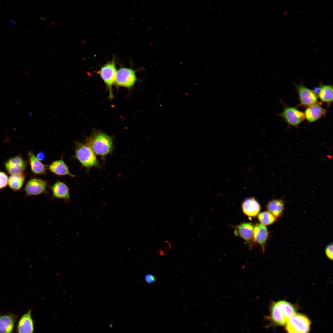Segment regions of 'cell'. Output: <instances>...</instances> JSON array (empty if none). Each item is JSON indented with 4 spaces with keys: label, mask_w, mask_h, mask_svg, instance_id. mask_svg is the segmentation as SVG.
Here are the masks:
<instances>
[{
    "label": "cell",
    "mask_w": 333,
    "mask_h": 333,
    "mask_svg": "<svg viewBox=\"0 0 333 333\" xmlns=\"http://www.w3.org/2000/svg\"><path fill=\"white\" fill-rule=\"evenodd\" d=\"M86 144L95 154L105 156L113 149V140L110 136L102 132L94 130L88 138Z\"/></svg>",
    "instance_id": "cell-1"
},
{
    "label": "cell",
    "mask_w": 333,
    "mask_h": 333,
    "mask_svg": "<svg viewBox=\"0 0 333 333\" xmlns=\"http://www.w3.org/2000/svg\"><path fill=\"white\" fill-rule=\"evenodd\" d=\"M270 310L271 321L280 325L286 324L290 318L295 313L294 305L284 300L273 302L270 306Z\"/></svg>",
    "instance_id": "cell-2"
},
{
    "label": "cell",
    "mask_w": 333,
    "mask_h": 333,
    "mask_svg": "<svg viewBox=\"0 0 333 333\" xmlns=\"http://www.w3.org/2000/svg\"><path fill=\"white\" fill-rule=\"evenodd\" d=\"M75 157L85 167L89 168L99 165L95 154L86 144L76 143Z\"/></svg>",
    "instance_id": "cell-3"
},
{
    "label": "cell",
    "mask_w": 333,
    "mask_h": 333,
    "mask_svg": "<svg viewBox=\"0 0 333 333\" xmlns=\"http://www.w3.org/2000/svg\"><path fill=\"white\" fill-rule=\"evenodd\" d=\"M286 328L288 333H308L311 322L305 315L294 314L286 323Z\"/></svg>",
    "instance_id": "cell-4"
},
{
    "label": "cell",
    "mask_w": 333,
    "mask_h": 333,
    "mask_svg": "<svg viewBox=\"0 0 333 333\" xmlns=\"http://www.w3.org/2000/svg\"><path fill=\"white\" fill-rule=\"evenodd\" d=\"M99 72V74L109 91V98L112 99L113 97L112 87L115 82L117 72L114 59L104 65Z\"/></svg>",
    "instance_id": "cell-5"
},
{
    "label": "cell",
    "mask_w": 333,
    "mask_h": 333,
    "mask_svg": "<svg viewBox=\"0 0 333 333\" xmlns=\"http://www.w3.org/2000/svg\"><path fill=\"white\" fill-rule=\"evenodd\" d=\"M137 80L135 70L131 68H121L117 71L115 83L118 86L130 88Z\"/></svg>",
    "instance_id": "cell-6"
},
{
    "label": "cell",
    "mask_w": 333,
    "mask_h": 333,
    "mask_svg": "<svg viewBox=\"0 0 333 333\" xmlns=\"http://www.w3.org/2000/svg\"><path fill=\"white\" fill-rule=\"evenodd\" d=\"M279 115L290 125L296 126L305 119L304 113L294 107L285 106Z\"/></svg>",
    "instance_id": "cell-7"
},
{
    "label": "cell",
    "mask_w": 333,
    "mask_h": 333,
    "mask_svg": "<svg viewBox=\"0 0 333 333\" xmlns=\"http://www.w3.org/2000/svg\"><path fill=\"white\" fill-rule=\"evenodd\" d=\"M301 105L308 107L317 103L318 97L313 91L306 87L303 84H295Z\"/></svg>",
    "instance_id": "cell-8"
},
{
    "label": "cell",
    "mask_w": 333,
    "mask_h": 333,
    "mask_svg": "<svg viewBox=\"0 0 333 333\" xmlns=\"http://www.w3.org/2000/svg\"><path fill=\"white\" fill-rule=\"evenodd\" d=\"M254 228V225L250 222H244L235 227V234L243 239L250 249L253 248L254 242L253 238Z\"/></svg>",
    "instance_id": "cell-9"
},
{
    "label": "cell",
    "mask_w": 333,
    "mask_h": 333,
    "mask_svg": "<svg viewBox=\"0 0 333 333\" xmlns=\"http://www.w3.org/2000/svg\"><path fill=\"white\" fill-rule=\"evenodd\" d=\"M47 182L37 178L29 180L26 184L25 190L28 196L37 195L45 192L47 187Z\"/></svg>",
    "instance_id": "cell-10"
},
{
    "label": "cell",
    "mask_w": 333,
    "mask_h": 333,
    "mask_svg": "<svg viewBox=\"0 0 333 333\" xmlns=\"http://www.w3.org/2000/svg\"><path fill=\"white\" fill-rule=\"evenodd\" d=\"M34 322L31 314V311L29 310L23 314L18 320L16 327L17 333H33Z\"/></svg>",
    "instance_id": "cell-11"
},
{
    "label": "cell",
    "mask_w": 333,
    "mask_h": 333,
    "mask_svg": "<svg viewBox=\"0 0 333 333\" xmlns=\"http://www.w3.org/2000/svg\"><path fill=\"white\" fill-rule=\"evenodd\" d=\"M5 166L8 172L13 175L23 173L26 168L25 162L23 159L19 156L9 159L5 163Z\"/></svg>",
    "instance_id": "cell-12"
},
{
    "label": "cell",
    "mask_w": 333,
    "mask_h": 333,
    "mask_svg": "<svg viewBox=\"0 0 333 333\" xmlns=\"http://www.w3.org/2000/svg\"><path fill=\"white\" fill-rule=\"evenodd\" d=\"M268 235V229L265 226L261 224H257L254 226L253 240L260 245L263 253L265 251L266 243Z\"/></svg>",
    "instance_id": "cell-13"
},
{
    "label": "cell",
    "mask_w": 333,
    "mask_h": 333,
    "mask_svg": "<svg viewBox=\"0 0 333 333\" xmlns=\"http://www.w3.org/2000/svg\"><path fill=\"white\" fill-rule=\"evenodd\" d=\"M18 318L11 313L0 315V333H13Z\"/></svg>",
    "instance_id": "cell-14"
},
{
    "label": "cell",
    "mask_w": 333,
    "mask_h": 333,
    "mask_svg": "<svg viewBox=\"0 0 333 333\" xmlns=\"http://www.w3.org/2000/svg\"><path fill=\"white\" fill-rule=\"evenodd\" d=\"M326 110L323 108L321 104L317 103L307 107L304 113L305 118L309 122L317 121L325 114Z\"/></svg>",
    "instance_id": "cell-15"
},
{
    "label": "cell",
    "mask_w": 333,
    "mask_h": 333,
    "mask_svg": "<svg viewBox=\"0 0 333 333\" xmlns=\"http://www.w3.org/2000/svg\"><path fill=\"white\" fill-rule=\"evenodd\" d=\"M243 212L249 217H254L258 214L261 209L260 205L254 198L246 199L242 204Z\"/></svg>",
    "instance_id": "cell-16"
},
{
    "label": "cell",
    "mask_w": 333,
    "mask_h": 333,
    "mask_svg": "<svg viewBox=\"0 0 333 333\" xmlns=\"http://www.w3.org/2000/svg\"><path fill=\"white\" fill-rule=\"evenodd\" d=\"M51 188L54 197L66 201L70 199L69 188L67 185L63 182L57 181Z\"/></svg>",
    "instance_id": "cell-17"
},
{
    "label": "cell",
    "mask_w": 333,
    "mask_h": 333,
    "mask_svg": "<svg viewBox=\"0 0 333 333\" xmlns=\"http://www.w3.org/2000/svg\"><path fill=\"white\" fill-rule=\"evenodd\" d=\"M49 169L51 172L58 175H67L72 177L75 176L71 173L68 166L61 159L53 162L49 165Z\"/></svg>",
    "instance_id": "cell-18"
},
{
    "label": "cell",
    "mask_w": 333,
    "mask_h": 333,
    "mask_svg": "<svg viewBox=\"0 0 333 333\" xmlns=\"http://www.w3.org/2000/svg\"><path fill=\"white\" fill-rule=\"evenodd\" d=\"M285 203L281 199H274L269 202L267 205L268 211L276 218L281 216L285 208Z\"/></svg>",
    "instance_id": "cell-19"
},
{
    "label": "cell",
    "mask_w": 333,
    "mask_h": 333,
    "mask_svg": "<svg viewBox=\"0 0 333 333\" xmlns=\"http://www.w3.org/2000/svg\"><path fill=\"white\" fill-rule=\"evenodd\" d=\"M28 156L31 169L34 173L42 174L46 172L44 165L37 158L32 151L29 152Z\"/></svg>",
    "instance_id": "cell-20"
},
{
    "label": "cell",
    "mask_w": 333,
    "mask_h": 333,
    "mask_svg": "<svg viewBox=\"0 0 333 333\" xmlns=\"http://www.w3.org/2000/svg\"><path fill=\"white\" fill-rule=\"evenodd\" d=\"M318 97L321 101L330 104L333 101V87L331 85H323L319 88Z\"/></svg>",
    "instance_id": "cell-21"
},
{
    "label": "cell",
    "mask_w": 333,
    "mask_h": 333,
    "mask_svg": "<svg viewBox=\"0 0 333 333\" xmlns=\"http://www.w3.org/2000/svg\"><path fill=\"white\" fill-rule=\"evenodd\" d=\"M25 179V176L23 173L11 175L8 179L9 186L13 190L17 191L22 187Z\"/></svg>",
    "instance_id": "cell-22"
},
{
    "label": "cell",
    "mask_w": 333,
    "mask_h": 333,
    "mask_svg": "<svg viewBox=\"0 0 333 333\" xmlns=\"http://www.w3.org/2000/svg\"><path fill=\"white\" fill-rule=\"evenodd\" d=\"M257 218L261 224L265 226L272 224L277 219L268 211L258 214Z\"/></svg>",
    "instance_id": "cell-23"
},
{
    "label": "cell",
    "mask_w": 333,
    "mask_h": 333,
    "mask_svg": "<svg viewBox=\"0 0 333 333\" xmlns=\"http://www.w3.org/2000/svg\"><path fill=\"white\" fill-rule=\"evenodd\" d=\"M8 178L7 175L0 171V189L5 187L8 183Z\"/></svg>",
    "instance_id": "cell-24"
},
{
    "label": "cell",
    "mask_w": 333,
    "mask_h": 333,
    "mask_svg": "<svg viewBox=\"0 0 333 333\" xmlns=\"http://www.w3.org/2000/svg\"><path fill=\"white\" fill-rule=\"evenodd\" d=\"M325 253L327 257L330 260H333V244L330 243L326 247L325 250Z\"/></svg>",
    "instance_id": "cell-25"
},
{
    "label": "cell",
    "mask_w": 333,
    "mask_h": 333,
    "mask_svg": "<svg viewBox=\"0 0 333 333\" xmlns=\"http://www.w3.org/2000/svg\"><path fill=\"white\" fill-rule=\"evenodd\" d=\"M144 279L149 284L153 283L156 280V277L151 273L146 274L144 276Z\"/></svg>",
    "instance_id": "cell-26"
},
{
    "label": "cell",
    "mask_w": 333,
    "mask_h": 333,
    "mask_svg": "<svg viewBox=\"0 0 333 333\" xmlns=\"http://www.w3.org/2000/svg\"><path fill=\"white\" fill-rule=\"evenodd\" d=\"M36 158L39 161L42 160L45 158L44 154L42 152H40L37 155Z\"/></svg>",
    "instance_id": "cell-27"
},
{
    "label": "cell",
    "mask_w": 333,
    "mask_h": 333,
    "mask_svg": "<svg viewBox=\"0 0 333 333\" xmlns=\"http://www.w3.org/2000/svg\"><path fill=\"white\" fill-rule=\"evenodd\" d=\"M189 220L190 223H192L194 220V218L192 216H190L189 218Z\"/></svg>",
    "instance_id": "cell-28"
},
{
    "label": "cell",
    "mask_w": 333,
    "mask_h": 333,
    "mask_svg": "<svg viewBox=\"0 0 333 333\" xmlns=\"http://www.w3.org/2000/svg\"><path fill=\"white\" fill-rule=\"evenodd\" d=\"M54 24H55V23H54V22H52V25H54Z\"/></svg>",
    "instance_id": "cell-29"
}]
</instances>
